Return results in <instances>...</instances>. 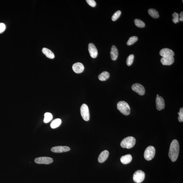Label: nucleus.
Instances as JSON below:
<instances>
[{
    "label": "nucleus",
    "mask_w": 183,
    "mask_h": 183,
    "mask_svg": "<svg viewBox=\"0 0 183 183\" xmlns=\"http://www.w3.org/2000/svg\"><path fill=\"white\" fill-rule=\"evenodd\" d=\"M179 151V145L178 141L174 139L170 145L168 156L173 162H175L178 158Z\"/></svg>",
    "instance_id": "obj_1"
},
{
    "label": "nucleus",
    "mask_w": 183,
    "mask_h": 183,
    "mask_svg": "<svg viewBox=\"0 0 183 183\" xmlns=\"http://www.w3.org/2000/svg\"><path fill=\"white\" fill-rule=\"evenodd\" d=\"M136 143L135 138L132 136L125 138L121 142V146L122 148L130 149L133 148Z\"/></svg>",
    "instance_id": "obj_2"
},
{
    "label": "nucleus",
    "mask_w": 183,
    "mask_h": 183,
    "mask_svg": "<svg viewBox=\"0 0 183 183\" xmlns=\"http://www.w3.org/2000/svg\"><path fill=\"white\" fill-rule=\"evenodd\" d=\"M117 107L120 112L125 115H128L130 113V106L126 102L121 101L118 102L117 104Z\"/></svg>",
    "instance_id": "obj_3"
},
{
    "label": "nucleus",
    "mask_w": 183,
    "mask_h": 183,
    "mask_svg": "<svg viewBox=\"0 0 183 183\" xmlns=\"http://www.w3.org/2000/svg\"><path fill=\"white\" fill-rule=\"evenodd\" d=\"M155 154V149L152 146L147 147L144 152V156L145 159L147 160H151L154 158Z\"/></svg>",
    "instance_id": "obj_4"
},
{
    "label": "nucleus",
    "mask_w": 183,
    "mask_h": 183,
    "mask_svg": "<svg viewBox=\"0 0 183 183\" xmlns=\"http://www.w3.org/2000/svg\"><path fill=\"white\" fill-rule=\"evenodd\" d=\"M145 174L141 170H137L135 172L133 176V179L135 182L141 183L144 180Z\"/></svg>",
    "instance_id": "obj_5"
},
{
    "label": "nucleus",
    "mask_w": 183,
    "mask_h": 183,
    "mask_svg": "<svg viewBox=\"0 0 183 183\" xmlns=\"http://www.w3.org/2000/svg\"><path fill=\"white\" fill-rule=\"evenodd\" d=\"M81 114L82 118L86 121L90 119V113L88 107L86 104H83L80 107Z\"/></svg>",
    "instance_id": "obj_6"
},
{
    "label": "nucleus",
    "mask_w": 183,
    "mask_h": 183,
    "mask_svg": "<svg viewBox=\"0 0 183 183\" xmlns=\"http://www.w3.org/2000/svg\"><path fill=\"white\" fill-rule=\"evenodd\" d=\"M132 89L135 92L137 93L140 95L143 96L145 93V88L141 84L135 83L132 86Z\"/></svg>",
    "instance_id": "obj_7"
},
{
    "label": "nucleus",
    "mask_w": 183,
    "mask_h": 183,
    "mask_svg": "<svg viewBox=\"0 0 183 183\" xmlns=\"http://www.w3.org/2000/svg\"><path fill=\"white\" fill-rule=\"evenodd\" d=\"M53 159L47 157H41L35 158V162L38 164H49L53 162Z\"/></svg>",
    "instance_id": "obj_8"
},
{
    "label": "nucleus",
    "mask_w": 183,
    "mask_h": 183,
    "mask_svg": "<svg viewBox=\"0 0 183 183\" xmlns=\"http://www.w3.org/2000/svg\"><path fill=\"white\" fill-rule=\"evenodd\" d=\"M156 106L158 110L161 111L165 107V102L164 99L160 96H157L156 100Z\"/></svg>",
    "instance_id": "obj_9"
},
{
    "label": "nucleus",
    "mask_w": 183,
    "mask_h": 183,
    "mask_svg": "<svg viewBox=\"0 0 183 183\" xmlns=\"http://www.w3.org/2000/svg\"><path fill=\"white\" fill-rule=\"evenodd\" d=\"M88 50L92 58H96L98 55L97 50L94 44L90 43L88 46Z\"/></svg>",
    "instance_id": "obj_10"
},
{
    "label": "nucleus",
    "mask_w": 183,
    "mask_h": 183,
    "mask_svg": "<svg viewBox=\"0 0 183 183\" xmlns=\"http://www.w3.org/2000/svg\"><path fill=\"white\" fill-rule=\"evenodd\" d=\"M159 54L162 57H174L175 55L173 50L168 48H164L161 50Z\"/></svg>",
    "instance_id": "obj_11"
},
{
    "label": "nucleus",
    "mask_w": 183,
    "mask_h": 183,
    "mask_svg": "<svg viewBox=\"0 0 183 183\" xmlns=\"http://www.w3.org/2000/svg\"><path fill=\"white\" fill-rule=\"evenodd\" d=\"M70 150V148L69 147L66 146H56L53 147L51 149L52 152L57 153L67 152L69 151Z\"/></svg>",
    "instance_id": "obj_12"
},
{
    "label": "nucleus",
    "mask_w": 183,
    "mask_h": 183,
    "mask_svg": "<svg viewBox=\"0 0 183 183\" xmlns=\"http://www.w3.org/2000/svg\"><path fill=\"white\" fill-rule=\"evenodd\" d=\"M72 69L75 73H80L84 71V66L81 63L77 62L74 64L72 66Z\"/></svg>",
    "instance_id": "obj_13"
},
{
    "label": "nucleus",
    "mask_w": 183,
    "mask_h": 183,
    "mask_svg": "<svg viewBox=\"0 0 183 183\" xmlns=\"http://www.w3.org/2000/svg\"><path fill=\"white\" fill-rule=\"evenodd\" d=\"M160 61L163 65L170 66L174 62V57H162Z\"/></svg>",
    "instance_id": "obj_14"
},
{
    "label": "nucleus",
    "mask_w": 183,
    "mask_h": 183,
    "mask_svg": "<svg viewBox=\"0 0 183 183\" xmlns=\"http://www.w3.org/2000/svg\"><path fill=\"white\" fill-rule=\"evenodd\" d=\"M109 155V152L107 150L102 152L98 158V160L100 163H103L106 160Z\"/></svg>",
    "instance_id": "obj_15"
},
{
    "label": "nucleus",
    "mask_w": 183,
    "mask_h": 183,
    "mask_svg": "<svg viewBox=\"0 0 183 183\" xmlns=\"http://www.w3.org/2000/svg\"><path fill=\"white\" fill-rule=\"evenodd\" d=\"M110 54L112 60L115 61L117 59L119 54L118 50L115 46H113L111 48Z\"/></svg>",
    "instance_id": "obj_16"
},
{
    "label": "nucleus",
    "mask_w": 183,
    "mask_h": 183,
    "mask_svg": "<svg viewBox=\"0 0 183 183\" xmlns=\"http://www.w3.org/2000/svg\"><path fill=\"white\" fill-rule=\"evenodd\" d=\"M132 157L130 154L122 156L121 158V161L122 164H127L130 163L132 160Z\"/></svg>",
    "instance_id": "obj_17"
},
{
    "label": "nucleus",
    "mask_w": 183,
    "mask_h": 183,
    "mask_svg": "<svg viewBox=\"0 0 183 183\" xmlns=\"http://www.w3.org/2000/svg\"><path fill=\"white\" fill-rule=\"evenodd\" d=\"M42 52L48 58L52 59L54 58L55 55L54 54L51 50L45 48H43L42 49Z\"/></svg>",
    "instance_id": "obj_18"
},
{
    "label": "nucleus",
    "mask_w": 183,
    "mask_h": 183,
    "mask_svg": "<svg viewBox=\"0 0 183 183\" xmlns=\"http://www.w3.org/2000/svg\"><path fill=\"white\" fill-rule=\"evenodd\" d=\"M110 76V74L109 72L106 71H104L99 75L98 79L101 81H105L108 79Z\"/></svg>",
    "instance_id": "obj_19"
},
{
    "label": "nucleus",
    "mask_w": 183,
    "mask_h": 183,
    "mask_svg": "<svg viewBox=\"0 0 183 183\" xmlns=\"http://www.w3.org/2000/svg\"><path fill=\"white\" fill-rule=\"evenodd\" d=\"M148 13L149 15L154 19L158 18L159 17L158 12L156 10L153 9H150L148 10Z\"/></svg>",
    "instance_id": "obj_20"
},
{
    "label": "nucleus",
    "mask_w": 183,
    "mask_h": 183,
    "mask_svg": "<svg viewBox=\"0 0 183 183\" xmlns=\"http://www.w3.org/2000/svg\"><path fill=\"white\" fill-rule=\"evenodd\" d=\"M61 123H62V120L60 118H57V119L54 120L52 122L50 126L52 128H56L60 126Z\"/></svg>",
    "instance_id": "obj_21"
},
{
    "label": "nucleus",
    "mask_w": 183,
    "mask_h": 183,
    "mask_svg": "<svg viewBox=\"0 0 183 183\" xmlns=\"http://www.w3.org/2000/svg\"><path fill=\"white\" fill-rule=\"evenodd\" d=\"M44 123H47L51 121L53 118V116L51 113L46 112L44 114Z\"/></svg>",
    "instance_id": "obj_22"
},
{
    "label": "nucleus",
    "mask_w": 183,
    "mask_h": 183,
    "mask_svg": "<svg viewBox=\"0 0 183 183\" xmlns=\"http://www.w3.org/2000/svg\"><path fill=\"white\" fill-rule=\"evenodd\" d=\"M135 24L138 27L143 28L145 26V23L143 21L139 19H135L134 21Z\"/></svg>",
    "instance_id": "obj_23"
},
{
    "label": "nucleus",
    "mask_w": 183,
    "mask_h": 183,
    "mask_svg": "<svg viewBox=\"0 0 183 183\" xmlns=\"http://www.w3.org/2000/svg\"><path fill=\"white\" fill-rule=\"evenodd\" d=\"M138 40V38L137 36H133L131 37L129 39L127 44L128 46L131 45L133 44L134 43L137 42Z\"/></svg>",
    "instance_id": "obj_24"
},
{
    "label": "nucleus",
    "mask_w": 183,
    "mask_h": 183,
    "mask_svg": "<svg viewBox=\"0 0 183 183\" xmlns=\"http://www.w3.org/2000/svg\"><path fill=\"white\" fill-rule=\"evenodd\" d=\"M134 56L133 54H131L127 58L126 63L127 65L130 66L132 65L133 62Z\"/></svg>",
    "instance_id": "obj_25"
},
{
    "label": "nucleus",
    "mask_w": 183,
    "mask_h": 183,
    "mask_svg": "<svg viewBox=\"0 0 183 183\" xmlns=\"http://www.w3.org/2000/svg\"><path fill=\"white\" fill-rule=\"evenodd\" d=\"M121 11H118L115 13L113 15L112 17V19L113 21H115L117 20L121 16Z\"/></svg>",
    "instance_id": "obj_26"
},
{
    "label": "nucleus",
    "mask_w": 183,
    "mask_h": 183,
    "mask_svg": "<svg viewBox=\"0 0 183 183\" xmlns=\"http://www.w3.org/2000/svg\"><path fill=\"white\" fill-rule=\"evenodd\" d=\"M173 15V19H172V21H173V22L175 24H176V23H178L179 22V14L177 13L176 12H174L173 14V15Z\"/></svg>",
    "instance_id": "obj_27"
},
{
    "label": "nucleus",
    "mask_w": 183,
    "mask_h": 183,
    "mask_svg": "<svg viewBox=\"0 0 183 183\" xmlns=\"http://www.w3.org/2000/svg\"><path fill=\"white\" fill-rule=\"evenodd\" d=\"M179 116L178 117V121L180 122L183 121V108L182 107L180 109L179 112L178 113Z\"/></svg>",
    "instance_id": "obj_28"
},
{
    "label": "nucleus",
    "mask_w": 183,
    "mask_h": 183,
    "mask_svg": "<svg viewBox=\"0 0 183 183\" xmlns=\"http://www.w3.org/2000/svg\"><path fill=\"white\" fill-rule=\"evenodd\" d=\"M87 2L90 6L92 7H94L96 6V3L95 1L94 0H87Z\"/></svg>",
    "instance_id": "obj_29"
},
{
    "label": "nucleus",
    "mask_w": 183,
    "mask_h": 183,
    "mask_svg": "<svg viewBox=\"0 0 183 183\" xmlns=\"http://www.w3.org/2000/svg\"><path fill=\"white\" fill-rule=\"evenodd\" d=\"M6 29V26L3 23H0V34L3 33Z\"/></svg>",
    "instance_id": "obj_30"
},
{
    "label": "nucleus",
    "mask_w": 183,
    "mask_h": 183,
    "mask_svg": "<svg viewBox=\"0 0 183 183\" xmlns=\"http://www.w3.org/2000/svg\"><path fill=\"white\" fill-rule=\"evenodd\" d=\"M180 17L179 18V20L181 21H183V12H181V13L179 15Z\"/></svg>",
    "instance_id": "obj_31"
},
{
    "label": "nucleus",
    "mask_w": 183,
    "mask_h": 183,
    "mask_svg": "<svg viewBox=\"0 0 183 183\" xmlns=\"http://www.w3.org/2000/svg\"><path fill=\"white\" fill-rule=\"evenodd\" d=\"M159 96L158 94H157V96Z\"/></svg>",
    "instance_id": "obj_32"
}]
</instances>
